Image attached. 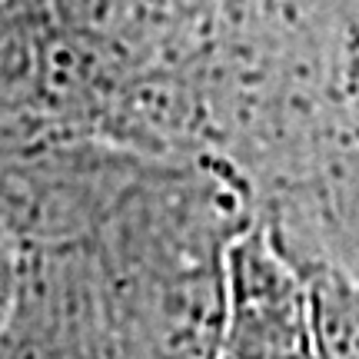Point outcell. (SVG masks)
I'll return each mask as SVG.
<instances>
[{"label":"cell","mask_w":359,"mask_h":359,"mask_svg":"<svg viewBox=\"0 0 359 359\" xmlns=\"http://www.w3.org/2000/svg\"><path fill=\"white\" fill-rule=\"evenodd\" d=\"M217 359H323L306 276L257 219L226 253Z\"/></svg>","instance_id":"1"},{"label":"cell","mask_w":359,"mask_h":359,"mask_svg":"<svg viewBox=\"0 0 359 359\" xmlns=\"http://www.w3.org/2000/svg\"><path fill=\"white\" fill-rule=\"evenodd\" d=\"M320 203L326 246L339 250L336 257H330V263L359 280V156L343 160L333 177H326Z\"/></svg>","instance_id":"3"},{"label":"cell","mask_w":359,"mask_h":359,"mask_svg":"<svg viewBox=\"0 0 359 359\" xmlns=\"http://www.w3.org/2000/svg\"><path fill=\"white\" fill-rule=\"evenodd\" d=\"M306 276L323 359H359V280L326 257H293Z\"/></svg>","instance_id":"2"},{"label":"cell","mask_w":359,"mask_h":359,"mask_svg":"<svg viewBox=\"0 0 359 359\" xmlns=\"http://www.w3.org/2000/svg\"><path fill=\"white\" fill-rule=\"evenodd\" d=\"M17 273H20V253L7 233L0 230V339L7 333L13 309V296H17Z\"/></svg>","instance_id":"4"}]
</instances>
